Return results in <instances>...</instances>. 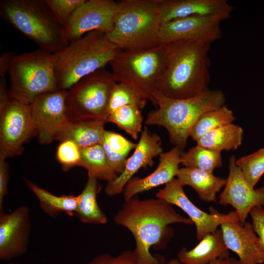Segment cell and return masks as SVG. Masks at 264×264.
<instances>
[{
	"mask_svg": "<svg viewBox=\"0 0 264 264\" xmlns=\"http://www.w3.org/2000/svg\"><path fill=\"white\" fill-rule=\"evenodd\" d=\"M113 219L133 235L135 245L132 251L137 264L164 263V258L153 255L150 249L160 250L166 247L173 235L170 225L193 224L165 200L157 198L140 199L137 196L124 201Z\"/></svg>",
	"mask_w": 264,
	"mask_h": 264,
	"instance_id": "obj_1",
	"label": "cell"
},
{
	"mask_svg": "<svg viewBox=\"0 0 264 264\" xmlns=\"http://www.w3.org/2000/svg\"><path fill=\"white\" fill-rule=\"evenodd\" d=\"M212 43L180 40L164 44L167 61L156 91L173 99L197 96L208 88Z\"/></svg>",
	"mask_w": 264,
	"mask_h": 264,
	"instance_id": "obj_2",
	"label": "cell"
},
{
	"mask_svg": "<svg viewBox=\"0 0 264 264\" xmlns=\"http://www.w3.org/2000/svg\"><path fill=\"white\" fill-rule=\"evenodd\" d=\"M157 109L150 111L145 123L164 127L171 142L184 151L191 129L204 113L225 105L226 98L220 89L209 88L199 95L185 99L167 97L157 91L154 93Z\"/></svg>",
	"mask_w": 264,
	"mask_h": 264,
	"instance_id": "obj_3",
	"label": "cell"
},
{
	"mask_svg": "<svg viewBox=\"0 0 264 264\" xmlns=\"http://www.w3.org/2000/svg\"><path fill=\"white\" fill-rule=\"evenodd\" d=\"M121 50L106 34L89 32L53 53L58 89L67 90L80 80L104 68Z\"/></svg>",
	"mask_w": 264,
	"mask_h": 264,
	"instance_id": "obj_4",
	"label": "cell"
},
{
	"mask_svg": "<svg viewBox=\"0 0 264 264\" xmlns=\"http://www.w3.org/2000/svg\"><path fill=\"white\" fill-rule=\"evenodd\" d=\"M0 14L40 49L55 53L69 43L64 25L44 0H2Z\"/></svg>",
	"mask_w": 264,
	"mask_h": 264,
	"instance_id": "obj_5",
	"label": "cell"
},
{
	"mask_svg": "<svg viewBox=\"0 0 264 264\" xmlns=\"http://www.w3.org/2000/svg\"><path fill=\"white\" fill-rule=\"evenodd\" d=\"M161 0H123L108 39L121 50L148 49L160 44Z\"/></svg>",
	"mask_w": 264,
	"mask_h": 264,
	"instance_id": "obj_6",
	"label": "cell"
},
{
	"mask_svg": "<svg viewBox=\"0 0 264 264\" xmlns=\"http://www.w3.org/2000/svg\"><path fill=\"white\" fill-rule=\"evenodd\" d=\"M8 76L10 98L24 104L29 105L39 96L58 90L54 54L40 49L12 53Z\"/></svg>",
	"mask_w": 264,
	"mask_h": 264,
	"instance_id": "obj_7",
	"label": "cell"
},
{
	"mask_svg": "<svg viewBox=\"0 0 264 264\" xmlns=\"http://www.w3.org/2000/svg\"><path fill=\"white\" fill-rule=\"evenodd\" d=\"M165 44L142 49L121 50L110 63L117 82L132 87L156 108V88L166 65Z\"/></svg>",
	"mask_w": 264,
	"mask_h": 264,
	"instance_id": "obj_8",
	"label": "cell"
},
{
	"mask_svg": "<svg viewBox=\"0 0 264 264\" xmlns=\"http://www.w3.org/2000/svg\"><path fill=\"white\" fill-rule=\"evenodd\" d=\"M116 82L112 72L104 67L67 90L66 106L68 120L100 119L107 121L110 97Z\"/></svg>",
	"mask_w": 264,
	"mask_h": 264,
	"instance_id": "obj_9",
	"label": "cell"
},
{
	"mask_svg": "<svg viewBox=\"0 0 264 264\" xmlns=\"http://www.w3.org/2000/svg\"><path fill=\"white\" fill-rule=\"evenodd\" d=\"M36 135L30 105L10 99L0 110V155L20 154L23 145Z\"/></svg>",
	"mask_w": 264,
	"mask_h": 264,
	"instance_id": "obj_10",
	"label": "cell"
},
{
	"mask_svg": "<svg viewBox=\"0 0 264 264\" xmlns=\"http://www.w3.org/2000/svg\"><path fill=\"white\" fill-rule=\"evenodd\" d=\"M184 186L176 178L165 185L156 193L155 197L175 205L185 213L195 224L196 237L198 241L206 235L217 231L223 223L239 221L237 213L230 211L227 214H220L212 207L207 213L196 206L188 198L184 190Z\"/></svg>",
	"mask_w": 264,
	"mask_h": 264,
	"instance_id": "obj_11",
	"label": "cell"
},
{
	"mask_svg": "<svg viewBox=\"0 0 264 264\" xmlns=\"http://www.w3.org/2000/svg\"><path fill=\"white\" fill-rule=\"evenodd\" d=\"M67 90L58 89L43 94L30 105L36 134L39 143L47 144L56 140L68 121L66 100Z\"/></svg>",
	"mask_w": 264,
	"mask_h": 264,
	"instance_id": "obj_12",
	"label": "cell"
},
{
	"mask_svg": "<svg viewBox=\"0 0 264 264\" xmlns=\"http://www.w3.org/2000/svg\"><path fill=\"white\" fill-rule=\"evenodd\" d=\"M117 9L118 2L112 0H86L64 26L68 41L93 31L108 34L112 29Z\"/></svg>",
	"mask_w": 264,
	"mask_h": 264,
	"instance_id": "obj_13",
	"label": "cell"
},
{
	"mask_svg": "<svg viewBox=\"0 0 264 264\" xmlns=\"http://www.w3.org/2000/svg\"><path fill=\"white\" fill-rule=\"evenodd\" d=\"M236 160L234 155L229 158V174L219 196V202L222 205L232 206L238 214L239 221L244 224L252 208L264 207V186L257 189L250 186L236 165Z\"/></svg>",
	"mask_w": 264,
	"mask_h": 264,
	"instance_id": "obj_14",
	"label": "cell"
},
{
	"mask_svg": "<svg viewBox=\"0 0 264 264\" xmlns=\"http://www.w3.org/2000/svg\"><path fill=\"white\" fill-rule=\"evenodd\" d=\"M221 22L208 16H192L170 21L161 24L160 44L180 40L212 43L221 37Z\"/></svg>",
	"mask_w": 264,
	"mask_h": 264,
	"instance_id": "obj_15",
	"label": "cell"
},
{
	"mask_svg": "<svg viewBox=\"0 0 264 264\" xmlns=\"http://www.w3.org/2000/svg\"><path fill=\"white\" fill-rule=\"evenodd\" d=\"M31 232L30 210L22 205L10 213L0 212V259L8 261L27 250Z\"/></svg>",
	"mask_w": 264,
	"mask_h": 264,
	"instance_id": "obj_16",
	"label": "cell"
},
{
	"mask_svg": "<svg viewBox=\"0 0 264 264\" xmlns=\"http://www.w3.org/2000/svg\"><path fill=\"white\" fill-rule=\"evenodd\" d=\"M162 153L160 137L156 133L151 134L144 127L133 154L128 158L124 171L115 180L107 183L105 189L106 194L114 196L122 193L133 176L141 168L152 166L154 158Z\"/></svg>",
	"mask_w": 264,
	"mask_h": 264,
	"instance_id": "obj_17",
	"label": "cell"
},
{
	"mask_svg": "<svg viewBox=\"0 0 264 264\" xmlns=\"http://www.w3.org/2000/svg\"><path fill=\"white\" fill-rule=\"evenodd\" d=\"M220 227L227 247L237 255L242 264L264 263V248L252 223L229 221Z\"/></svg>",
	"mask_w": 264,
	"mask_h": 264,
	"instance_id": "obj_18",
	"label": "cell"
},
{
	"mask_svg": "<svg viewBox=\"0 0 264 264\" xmlns=\"http://www.w3.org/2000/svg\"><path fill=\"white\" fill-rule=\"evenodd\" d=\"M226 0H161V23L192 16H208L222 21L228 19L233 10Z\"/></svg>",
	"mask_w": 264,
	"mask_h": 264,
	"instance_id": "obj_19",
	"label": "cell"
},
{
	"mask_svg": "<svg viewBox=\"0 0 264 264\" xmlns=\"http://www.w3.org/2000/svg\"><path fill=\"white\" fill-rule=\"evenodd\" d=\"M181 149L174 147L159 155L157 167L151 174L140 178L132 177L123 191L124 201L128 200L139 193L148 191L160 185H166L176 177L181 163Z\"/></svg>",
	"mask_w": 264,
	"mask_h": 264,
	"instance_id": "obj_20",
	"label": "cell"
},
{
	"mask_svg": "<svg viewBox=\"0 0 264 264\" xmlns=\"http://www.w3.org/2000/svg\"><path fill=\"white\" fill-rule=\"evenodd\" d=\"M193 248L182 247L176 258L183 264H210L220 258L230 256L220 228L205 236Z\"/></svg>",
	"mask_w": 264,
	"mask_h": 264,
	"instance_id": "obj_21",
	"label": "cell"
},
{
	"mask_svg": "<svg viewBox=\"0 0 264 264\" xmlns=\"http://www.w3.org/2000/svg\"><path fill=\"white\" fill-rule=\"evenodd\" d=\"M107 121L100 119H86L67 122L56 140H71L80 149L101 144Z\"/></svg>",
	"mask_w": 264,
	"mask_h": 264,
	"instance_id": "obj_22",
	"label": "cell"
},
{
	"mask_svg": "<svg viewBox=\"0 0 264 264\" xmlns=\"http://www.w3.org/2000/svg\"><path fill=\"white\" fill-rule=\"evenodd\" d=\"M184 186L193 188L201 200L216 202L217 195L224 187L226 179L214 176L213 173L200 169L179 168L176 177Z\"/></svg>",
	"mask_w": 264,
	"mask_h": 264,
	"instance_id": "obj_23",
	"label": "cell"
},
{
	"mask_svg": "<svg viewBox=\"0 0 264 264\" xmlns=\"http://www.w3.org/2000/svg\"><path fill=\"white\" fill-rule=\"evenodd\" d=\"M102 186L95 177L88 175L87 183L82 192L78 195V202L75 216L85 223L104 224L107 218L100 209L97 196Z\"/></svg>",
	"mask_w": 264,
	"mask_h": 264,
	"instance_id": "obj_24",
	"label": "cell"
},
{
	"mask_svg": "<svg viewBox=\"0 0 264 264\" xmlns=\"http://www.w3.org/2000/svg\"><path fill=\"white\" fill-rule=\"evenodd\" d=\"M242 128L233 123L213 130L198 139L197 145L220 152L236 150L242 144Z\"/></svg>",
	"mask_w": 264,
	"mask_h": 264,
	"instance_id": "obj_25",
	"label": "cell"
},
{
	"mask_svg": "<svg viewBox=\"0 0 264 264\" xmlns=\"http://www.w3.org/2000/svg\"><path fill=\"white\" fill-rule=\"evenodd\" d=\"M28 187L36 196L42 210L47 215L54 217L61 213L75 216L78 202V196L55 195L32 182L24 179Z\"/></svg>",
	"mask_w": 264,
	"mask_h": 264,
	"instance_id": "obj_26",
	"label": "cell"
},
{
	"mask_svg": "<svg viewBox=\"0 0 264 264\" xmlns=\"http://www.w3.org/2000/svg\"><path fill=\"white\" fill-rule=\"evenodd\" d=\"M101 145L111 168L119 176L125 169L128 155L137 143L114 132L106 130Z\"/></svg>",
	"mask_w": 264,
	"mask_h": 264,
	"instance_id": "obj_27",
	"label": "cell"
},
{
	"mask_svg": "<svg viewBox=\"0 0 264 264\" xmlns=\"http://www.w3.org/2000/svg\"><path fill=\"white\" fill-rule=\"evenodd\" d=\"M81 156L80 166L86 169L88 175L108 182L118 177L111 168L101 144L81 149Z\"/></svg>",
	"mask_w": 264,
	"mask_h": 264,
	"instance_id": "obj_28",
	"label": "cell"
},
{
	"mask_svg": "<svg viewBox=\"0 0 264 264\" xmlns=\"http://www.w3.org/2000/svg\"><path fill=\"white\" fill-rule=\"evenodd\" d=\"M181 164L184 167L196 168L213 173L223 165L221 153L199 145L182 151Z\"/></svg>",
	"mask_w": 264,
	"mask_h": 264,
	"instance_id": "obj_29",
	"label": "cell"
},
{
	"mask_svg": "<svg viewBox=\"0 0 264 264\" xmlns=\"http://www.w3.org/2000/svg\"><path fill=\"white\" fill-rule=\"evenodd\" d=\"M236 118L226 105L202 114L193 125L190 137L197 141L208 132L221 126L233 123Z\"/></svg>",
	"mask_w": 264,
	"mask_h": 264,
	"instance_id": "obj_30",
	"label": "cell"
},
{
	"mask_svg": "<svg viewBox=\"0 0 264 264\" xmlns=\"http://www.w3.org/2000/svg\"><path fill=\"white\" fill-rule=\"evenodd\" d=\"M143 118L141 109L136 106L121 107L108 115L107 121L115 124L136 140L142 131Z\"/></svg>",
	"mask_w": 264,
	"mask_h": 264,
	"instance_id": "obj_31",
	"label": "cell"
},
{
	"mask_svg": "<svg viewBox=\"0 0 264 264\" xmlns=\"http://www.w3.org/2000/svg\"><path fill=\"white\" fill-rule=\"evenodd\" d=\"M146 102L130 85L116 82L110 93L107 109L108 116L117 109L126 106L134 105L141 110L145 106Z\"/></svg>",
	"mask_w": 264,
	"mask_h": 264,
	"instance_id": "obj_32",
	"label": "cell"
},
{
	"mask_svg": "<svg viewBox=\"0 0 264 264\" xmlns=\"http://www.w3.org/2000/svg\"><path fill=\"white\" fill-rule=\"evenodd\" d=\"M235 163L248 184L254 188L264 174V147L239 158Z\"/></svg>",
	"mask_w": 264,
	"mask_h": 264,
	"instance_id": "obj_33",
	"label": "cell"
},
{
	"mask_svg": "<svg viewBox=\"0 0 264 264\" xmlns=\"http://www.w3.org/2000/svg\"><path fill=\"white\" fill-rule=\"evenodd\" d=\"M56 156L64 171H67L74 166H80L81 149L73 141L64 140L58 147Z\"/></svg>",
	"mask_w": 264,
	"mask_h": 264,
	"instance_id": "obj_34",
	"label": "cell"
},
{
	"mask_svg": "<svg viewBox=\"0 0 264 264\" xmlns=\"http://www.w3.org/2000/svg\"><path fill=\"white\" fill-rule=\"evenodd\" d=\"M52 13L65 26L76 9L86 0H44Z\"/></svg>",
	"mask_w": 264,
	"mask_h": 264,
	"instance_id": "obj_35",
	"label": "cell"
},
{
	"mask_svg": "<svg viewBox=\"0 0 264 264\" xmlns=\"http://www.w3.org/2000/svg\"><path fill=\"white\" fill-rule=\"evenodd\" d=\"M86 264H137L133 251L126 250L114 256L109 254L98 255Z\"/></svg>",
	"mask_w": 264,
	"mask_h": 264,
	"instance_id": "obj_36",
	"label": "cell"
},
{
	"mask_svg": "<svg viewBox=\"0 0 264 264\" xmlns=\"http://www.w3.org/2000/svg\"><path fill=\"white\" fill-rule=\"evenodd\" d=\"M11 54L12 52H6L0 57V110L10 100L6 76Z\"/></svg>",
	"mask_w": 264,
	"mask_h": 264,
	"instance_id": "obj_37",
	"label": "cell"
},
{
	"mask_svg": "<svg viewBox=\"0 0 264 264\" xmlns=\"http://www.w3.org/2000/svg\"><path fill=\"white\" fill-rule=\"evenodd\" d=\"M252 225L264 248V207L256 206L249 213Z\"/></svg>",
	"mask_w": 264,
	"mask_h": 264,
	"instance_id": "obj_38",
	"label": "cell"
},
{
	"mask_svg": "<svg viewBox=\"0 0 264 264\" xmlns=\"http://www.w3.org/2000/svg\"><path fill=\"white\" fill-rule=\"evenodd\" d=\"M5 159V157L0 155V212H3V199L8 192L9 173Z\"/></svg>",
	"mask_w": 264,
	"mask_h": 264,
	"instance_id": "obj_39",
	"label": "cell"
},
{
	"mask_svg": "<svg viewBox=\"0 0 264 264\" xmlns=\"http://www.w3.org/2000/svg\"><path fill=\"white\" fill-rule=\"evenodd\" d=\"M210 264H242L240 261L236 258L229 256L224 258L218 259Z\"/></svg>",
	"mask_w": 264,
	"mask_h": 264,
	"instance_id": "obj_40",
	"label": "cell"
},
{
	"mask_svg": "<svg viewBox=\"0 0 264 264\" xmlns=\"http://www.w3.org/2000/svg\"><path fill=\"white\" fill-rule=\"evenodd\" d=\"M162 264H183L177 258H173Z\"/></svg>",
	"mask_w": 264,
	"mask_h": 264,
	"instance_id": "obj_41",
	"label": "cell"
},
{
	"mask_svg": "<svg viewBox=\"0 0 264 264\" xmlns=\"http://www.w3.org/2000/svg\"><path fill=\"white\" fill-rule=\"evenodd\" d=\"M6 264H19L16 263L10 262V263H7Z\"/></svg>",
	"mask_w": 264,
	"mask_h": 264,
	"instance_id": "obj_42",
	"label": "cell"
}]
</instances>
